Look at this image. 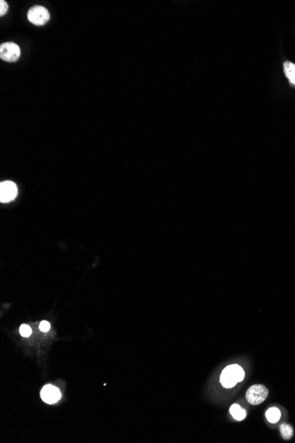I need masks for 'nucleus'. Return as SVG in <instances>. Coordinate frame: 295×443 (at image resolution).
Returning <instances> with one entry per match:
<instances>
[{
	"label": "nucleus",
	"mask_w": 295,
	"mask_h": 443,
	"mask_svg": "<svg viewBox=\"0 0 295 443\" xmlns=\"http://www.w3.org/2000/svg\"><path fill=\"white\" fill-rule=\"evenodd\" d=\"M244 376V371L240 365H229L222 372L220 382L224 388H231L235 386L236 383L242 382Z\"/></svg>",
	"instance_id": "f257e3e1"
},
{
	"label": "nucleus",
	"mask_w": 295,
	"mask_h": 443,
	"mask_svg": "<svg viewBox=\"0 0 295 443\" xmlns=\"http://www.w3.org/2000/svg\"><path fill=\"white\" fill-rule=\"evenodd\" d=\"M284 71L289 82L295 85V64L290 61L285 62Z\"/></svg>",
	"instance_id": "0eeeda50"
},
{
	"label": "nucleus",
	"mask_w": 295,
	"mask_h": 443,
	"mask_svg": "<svg viewBox=\"0 0 295 443\" xmlns=\"http://www.w3.org/2000/svg\"><path fill=\"white\" fill-rule=\"evenodd\" d=\"M41 398L44 402L53 404L61 398L59 389L52 385H46L41 390Z\"/></svg>",
	"instance_id": "423d86ee"
},
{
	"label": "nucleus",
	"mask_w": 295,
	"mask_h": 443,
	"mask_svg": "<svg viewBox=\"0 0 295 443\" xmlns=\"http://www.w3.org/2000/svg\"><path fill=\"white\" fill-rule=\"evenodd\" d=\"M18 195L17 185L11 181H2L0 183V201L8 203L15 199Z\"/></svg>",
	"instance_id": "39448f33"
},
{
	"label": "nucleus",
	"mask_w": 295,
	"mask_h": 443,
	"mask_svg": "<svg viewBox=\"0 0 295 443\" xmlns=\"http://www.w3.org/2000/svg\"><path fill=\"white\" fill-rule=\"evenodd\" d=\"M27 17L32 24L43 26L49 21V12L45 6L35 5L29 9Z\"/></svg>",
	"instance_id": "f03ea898"
},
{
	"label": "nucleus",
	"mask_w": 295,
	"mask_h": 443,
	"mask_svg": "<svg viewBox=\"0 0 295 443\" xmlns=\"http://www.w3.org/2000/svg\"><path fill=\"white\" fill-rule=\"evenodd\" d=\"M39 329H40V330H41L42 332H48V331H49V329H50V325H49V322H48V321L44 320V321H42L41 323H40Z\"/></svg>",
	"instance_id": "ddd939ff"
},
{
	"label": "nucleus",
	"mask_w": 295,
	"mask_h": 443,
	"mask_svg": "<svg viewBox=\"0 0 295 443\" xmlns=\"http://www.w3.org/2000/svg\"><path fill=\"white\" fill-rule=\"evenodd\" d=\"M7 10H8V4L4 0H1L0 1V15L1 16L4 15L7 12Z\"/></svg>",
	"instance_id": "f8f14e48"
},
{
	"label": "nucleus",
	"mask_w": 295,
	"mask_h": 443,
	"mask_svg": "<svg viewBox=\"0 0 295 443\" xmlns=\"http://www.w3.org/2000/svg\"><path fill=\"white\" fill-rule=\"evenodd\" d=\"M269 392L262 385H254L246 391V399L252 405H258L265 401Z\"/></svg>",
	"instance_id": "20e7f679"
},
{
	"label": "nucleus",
	"mask_w": 295,
	"mask_h": 443,
	"mask_svg": "<svg viewBox=\"0 0 295 443\" xmlns=\"http://www.w3.org/2000/svg\"><path fill=\"white\" fill-rule=\"evenodd\" d=\"M266 418L267 420L270 423H272V424L279 422V419L281 418V412H280V410L278 408L272 407V408H270L269 410H267Z\"/></svg>",
	"instance_id": "1a4fd4ad"
},
{
	"label": "nucleus",
	"mask_w": 295,
	"mask_h": 443,
	"mask_svg": "<svg viewBox=\"0 0 295 443\" xmlns=\"http://www.w3.org/2000/svg\"><path fill=\"white\" fill-rule=\"evenodd\" d=\"M32 332V330L28 325H21L20 328V333L23 337H29Z\"/></svg>",
	"instance_id": "9b49d317"
},
{
	"label": "nucleus",
	"mask_w": 295,
	"mask_h": 443,
	"mask_svg": "<svg viewBox=\"0 0 295 443\" xmlns=\"http://www.w3.org/2000/svg\"><path fill=\"white\" fill-rule=\"evenodd\" d=\"M21 57V49L12 42L3 43L0 46V57L5 62H15Z\"/></svg>",
	"instance_id": "7ed1b4c3"
},
{
	"label": "nucleus",
	"mask_w": 295,
	"mask_h": 443,
	"mask_svg": "<svg viewBox=\"0 0 295 443\" xmlns=\"http://www.w3.org/2000/svg\"><path fill=\"white\" fill-rule=\"evenodd\" d=\"M230 412H231L232 416L234 417V419L238 420V421H242V420L246 418V410L242 409L239 404L232 405L231 408H230Z\"/></svg>",
	"instance_id": "6e6552de"
},
{
	"label": "nucleus",
	"mask_w": 295,
	"mask_h": 443,
	"mask_svg": "<svg viewBox=\"0 0 295 443\" xmlns=\"http://www.w3.org/2000/svg\"><path fill=\"white\" fill-rule=\"evenodd\" d=\"M280 433H281V435H282V437L285 440H290L293 437V435H294L293 427L290 425H287V424L281 425Z\"/></svg>",
	"instance_id": "9d476101"
}]
</instances>
